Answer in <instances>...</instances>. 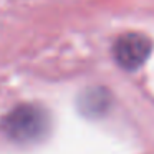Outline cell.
Wrapping results in <instances>:
<instances>
[{"label":"cell","instance_id":"obj_1","mask_svg":"<svg viewBox=\"0 0 154 154\" xmlns=\"http://www.w3.org/2000/svg\"><path fill=\"white\" fill-rule=\"evenodd\" d=\"M151 51V42L141 33H126L114 47L118 63L126 70H136L146 61Z\"/></svg>","mask_w":154,"mask_h":154},{"label":"cell","instance_id":"obj_2","mask_svg":"<svg viewBox=\"0 0 154 154\" xmlns=\"http://www.w3.org/2000/svg\"><path fill=\"white\" fill-rule=\"evenodd\" d=\"M43 113L35 108H20L7 118V131L15 139L28 141L40 136L43 131Z\"/></svg>","mask_w":154,"mask_h":154}]
</instances>
